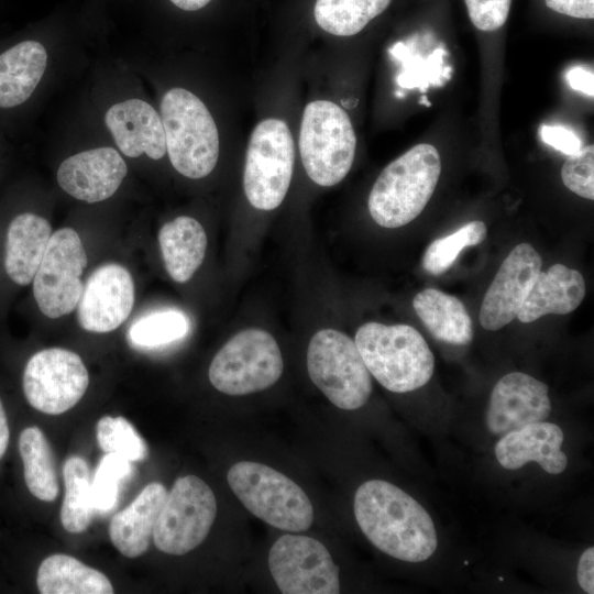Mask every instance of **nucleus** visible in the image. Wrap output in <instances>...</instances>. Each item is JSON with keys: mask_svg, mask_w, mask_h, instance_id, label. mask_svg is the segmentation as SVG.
Segmentation results:
<instances>
[{"mask_svg": "<svg viewBox=\"0 0 594 594\" xmlns=\"http://www.w3.org/2000/svg\"><path fill=\"white\" fill-rule=\"evenodd\" d=\"M158 242L168 275L177 283L188 282L205 258L207 235L202 226L191 217H177L161 228Z\"/></svg>", "mask_w": 594, "mask_h": 594, "instance_id": "24", "label": "nucleus"}, {"mask_svg": "<svg viewBox=\"0 0 594 594\" xmlns=\"http://www.w3.org/2000/svg\"><path fill=\"white\" fill-rule=\"evenodd\" d=\"M96 436L105 453H114L131 462L142 461L147 455L146 443L124 417H102L97 424Z\"/></svg>", "mask_w": 594, "mask_h": 594, "instance_id": "32", "label": "nucleus"}, {"mask_svg": "<svg viewBox=\"0 0 594 594\" xmlns=\"http://www.w3.org/2000/svg\"><path fill=\"white\" fill-rule=\"evenodd\" d=\"M47 53L42 43L26 40L0 54V108L26 101L43 77Z\"/></svg>", "mask_w": 594, "mask_h": 594, "instance_id": "23", "label": "nucleus"}, {"mask_svg": "<svg viewBox=\"0 0 594 594\" xmlns=\"http://www.w3.org/2000/svg\"><path fill=\"white\" fill-rule=\"evenodd\" d=\"M166 152L183 176L209 175L219 156V133L206 105L184 88H172L161 101Z\"/></svg>", "mask_w": 594, "mask_h": 594, "instance_id": "4", "label": "nucleus"}, {"mask_svg": "<svg viewBox=\"0 0 594 594\" xmlns=\"http://www.w3.org/2000/svg\"><path fill=\"white\" fill-rule=\"evenodd\" d=\"M227 480L245 508L266 524L292 532L311 526L314 508L307 494L275 469L241 461L230 468Z\"/></svg>", "mask_w": 594, "mask_h": 594, "instance_id": "5", "label": "nucleus"}, {"mask_svg": "<svg viewBox=\"0 0 594 594\" xmlns=\"http://www.w3.org/2000/svg\"><path fill=\"white\" fill-rule=\"evenodd\" d=\"M486 226L482 221H471L450 235L432 241L425 251L422 266L426 272L438 276L447 272L460 252L477 245L486 238Z\"/></svg>", "mask_w": 594, "mask_h": 594, "instance_id": "31", "label": "nucleus"}, {"mask_svg": "<svg viewBox=\"0 0 594 594\" xmlns=\"http://www.w3.org/2000/svg\"><path fill=\"white\" fill-rule=\"evenodd\" d=\"M441 173L438 150L417 144L389 163L369 196V211L384 228H399L416 219L430 200Z\"/></svg>", "mask_w": 594, "mask_h": 594, "instance_id": "2", "label": "nucleus"}, {"mask_svg": "<svg viewBox=\"0 0 594 594\" xmlns=\"http://www.w3.org/2000/svg\"><path fill=\"white\" fill-rule=\"evenodd\" d=\"M271 574L284 594H338L339 566L320 541L284 535L268 554Z\"/></svg>", "mask_w": 594, "mask_h": 594, "instance_id": "13", "label": "nucleus"}, {"mask_svg": "<svg viewBox=\"0 0 594 594\" xmlns=\"http://www.w3.org/2000/svg\"><path fill=\"white\" fill-rule=\"evenodd\" d=\"M356 136L348 113L329 100L309 102L302 114L299 152L309 178L319 186L340 183L352 167Z\"/></svg>", "mask_w": 594, "mask_h": 594, "instance_id": "6", "label": "nucleus"}, {"mask_svg": "<svg viewBox=\"0 0 594 594\" xmlns=\"http://www.w3.org/2000/svg\"><path fill=\"white\" fill-rule=\"evenodd\" d=\"M354 516L365 537L382 552L406 562H422L437 549L428 512L396 485L371 480L359 486Z\"/></svg>", "mask_w": 594, "mask_h": 594, "instance_id": "1", "label": "nucleus"}, {"mask_svg": "<svg viewBox=\"0 0 594 594\" xmlns=\"http://www.w3.org/2000/svg\"><path fill=\"white\" fill-rule=\"evenodd\" d=\"M25 484L30 493L43 502H53L59 492L52 448L37 427H28L19 438Z\"/></svg>", "mask_w": 594, "mask_h": 594, "instance_id": "27", "label": "nucleus"}, {"mask_svg": "<svg viewBox=\"0 0 594 594\" xmlns=\"http://www.w3.org/2000/svg\"><path fill=\"white\" fill-rule=\"evenodd\" d=\"M189 321L184 312L175 309L158 310L135 320L128 332L135 346L156 348L184 338Z\"/></svg>", "mask_w": 594, "mask_h": 594, "instance_id": "30", "label": "nucleus"}, {"mask_svg": "<svg viewBox=\"0 0 594 594\" xmlns=\"http://www.w3.org/2000/svg\"><path fill=\"white\" fill-rule=\"evenodd\" d=\"M585 290V280L579 271L553 264L539 272L516 318L529 323L550 314H570L581 305Z\"/></svg>", "mask_w": 594, "mask_h": 594, "instance_id": "20", "label": "nucleus"}, {"mask_svg": "<svg viewBox=\"0 0 594 594\" xmlns=\"http://www.w3.org/2000/svg\"><path fill=\"white\" fill-rule=\"evenodd\" d=\"M564 186L585 199H594V147L582 146L569 155L561 169Z\"/></svg>", "mask_w": 594, "mask_h": 594, "instance_id": "34", "label": "nucleus"}, {"mask_svg": "<svg viewBox=\"0 0 594 594\" xmlns=\"http://www.w3.org/2000/svg\"><path fill=\"white\" fill-rule=\"evenodd\" d=\"M307 370L312 383L341 409H358L371 396V374L355 342L343 332L323 329L312 336Z\"/></svg>", "mask_w": 594, "mask_h": 594, "instance_id": "7", "label": "nucleus"}, {"mask_svg": "<svg viewBox=\"0 0 594 594\" xmlns=\"http://www.w3.org/2000/svg\"><path fill=\"white\" fill-rule=\"evenodd\" d=\"M279 346L267 331L251 328L233 336L215 355L209 381L219 392L241 396L266 389L282 376Z\"/></svg>", "mask_w": 594, "mask_h": 594, "instance_id": "8", "label": "nucleus"}, {"mask_svg": "<svg viewBox=\"0 0 594 594\" xmlns=\"http://www.w3.org/2000/svg\"><path fill=\"white\" fill-rule=\"evenodd\" d=\"M36 584L42 594H111L113 586L100 571L74 557L52 554L40 564Z\"/></svg>", "mask_w": 594, "mask_h": 594, "instance_id": "26", "label": "nucleus"}, {"mask_svg": "<svg viewBox=\"0 0 594 594\" xmlns=\"http://www.w3.org/2000/svg\"><path fill=\"white\" fill-rule=\"evenodd\" d=\"M392 0H317L314 14L317 24L337 36H351L380 15Z\"/></svg>", "mask_w": 594, "mask_h": 594, "instance_id": "29", "label": "nucleus"}, {"mask_svg": "<svg viewBox=\"0 0 594 594\" xmlns=\"http://www.w3.org/2000/svg\"><path fill=\"white\" fill-rule=\"evenodd\" d=\"M127 173L128 166L117 150L97 147L66 158L58 167L57 182L72 197L92 204L110 198Z\"/></svg>", "mask_w": 594, "mask_h": 594, "instance_id": "17", "label": "nucleus"}, {"mask_svg": "<svg viewBox=\"0 0 594 594\" xmlns=\"http://www.w3.org/2000/svg\"><path fill=\"white\" fill-rule=\"evenodd\" d=\"M65 494L61 521L72 534L85 531L95 512L91 496V475L87 462L77 455L66 460L63 466Z\"/></svg>", "mask_w": 594, "mask_h": 594, "instance_id": "28", "label": "nucleus"}, {"mask_svg": "<svg viewBox=\"0 0 594 594\" xmlns=\"http://www.w3.org/2000/svg\"><path fill=\"white\" fill-rule=\"evenodd\" d=\"M548 386L541 381L512 372L495 384L485 422L495 436L518 430L529 424L546 420L551 411Z\"/></svg>", "mask_w": 594, "mask_h": 594, "instance_id": "16", "label": "nucleus"}, {"mask_svg": "<svg viewBox=\"0 0 594 594\" xmlns=\"http://www.w3.org/2000/svg\"><path fill=\"white\" fill-rule=\"evenodd\" d=\"M540 135L544 143L563 154L572 155L582 147V141L571 130L560 125H542Z\"/></svg>", "mask_w": 594, "mask_h": 594, "instance_id": "37", "label": "nucleus"}, {"mask_svg": "<svg viewBox=\"0 0 594 594\" xmlns=\"http://www.w3.org/2000/svg\"><path fill=\"white\" fill-rule=\"evenodd\" d=\"M86 265L87 255L74 229L63 228L52 233L32 280L34 298L43 315L56 319L77 307Z\"/></svg>", "mask_w": 594, "mask_h": 594, "instance_id": "11", "label": "nucleus"}, {"mask_svg": "<svg viewBox=\"0 0 594 594\" xmlns=\"http://www.w3.org/2000/svg\"><path fill=\"white\" fill-rule=\"evenodd\" d=\"M10 438L9 425L3 409L2 403L0 400V459L7 451Z\"/></svg>", "mask_w": 594, "mask_h": 594, "instance_id": "41", "label": "nucleus"}, {"mask_svg": "<svg viewBox=\"0 0 594 594\" xmlns=\"http://www.w3.org/2000/svg\"><path fill=\"white\" fill-rule=\"evenodd\" d=\"M88 385L89 375L81 358L62 348L36 352L23 372V392L29 404L48 415L73 408Z\"/></svg>", "mask_w": 594, "mask_h": 594, "instance_id": "12", "label": "nucleus"}, {"mask_svg": "<svg viewBox=\"0 0 594 594\" xmlns=\"http://www.w3.org/2000/svg\"><path fill=\"white\" fill-rule=\"evenodd\" d=\"M443 54V50L438 48L428 59L420 58L398 77L399 85L406 88L420 87L421 89H426L432 82L441 85V78L448 77V72H441Z\"/></svg>", "mask_w": 594, "mask_h": 594, "instance_id": "36", "label": "nucleus"}, {"mask_svg": "<svg viewBox=\"0 0 594 594\" xmlns=\"http://www.w3.org/2000/svg\"><path fill=\"white\" fill-rule=\"evenodd\" d=\"M295 146L287 123L265 119L252 131L243 172V188L256 209L273 210L284 200L290 185Z\"/></svg>", "mask_w": 594, "mask_h": 594, "instance_id": "9", "label": "nucleus"}, {"mask_svg": "<svg viewBox=\"0 0 594 594\" xmlns=\"http://www.w3.org/2000/svg\"><path fill=\"white\" fill-rule=\"evenodd\" d=\"M166 495L163 484L150 483L128 507L112 517L109 537L121 554L136 558L148 549Z\"/></svg>", "mask_w": 594, "mask_h": 594, "instance_id": "21", "label": "nucleus"}, {"mask_svg": "<svg viewBox=\"0 0 594 594\" xmlns=\"http://www.w3.org/2000/svg\"><path fill=\"white\" fill-rule=\"evenodd\" d=\"M473 25L481 31L502 28L509 13L512 0H464Z\"/></svg>", "mask_w": 594, "mask_h": 594, "instance_id": "35", "label": "nucleus"}, {"mask_svg": "<svg viewBox=\"0 0 594 594\" xmlns=\"http://www.w3.org/2000/svg\"><path fill=\"white\" fill-rule=\"evenodd\" d=\"M565 78L572 89L590 97L594 96V76L592 70L575 66L568 70Z\"/></svg>", "mask_w": 594, "mask_h": 594, "instance_id": "40", "label": "nucleus"}, {"mask_svg": "<svg viewBox=\"0 0 594 594\" xmlns=\"http://www.w3.org/2000/svg\"><path fill=\"white\" fill-rule=\"evenodd\" d=\"M551 10L578 19L594 18V0H544Z\"/></svg>", "mask_w": 594, "mask_h": 594, "instance_id": "38", "label": "nucleus"}, {"mask_svg": "<svg viewBox=\"0 0 594 594\" xmlns=\"http://www.w3.org/2000/svg\"><path fill=\"white\" fill-rule=\"evenodd\" d=\"M594 548H587L579 560L578 564V582L582 590L588 594L594 593Z\"/></svg>", "mask_w": 594, "mask_h": 594, "instance_id": "39", "label": "nucleus"}, {"mask_svg": "<svg viewBox=\"0 0 594 594\" xmlns=\"http://www.w3.org/2000/svg\"><path fill=\"white\" fill-rule=\"evenodd\" d=\"M174 7L182 11L195 12L207 7L212 0H168Z\"/></svg>", "mask_w": 594, "mask_h": 594, "instance_id": "42", "label": "nucleus"}, {"mask_svg": "<svg viewBox=\"0 0 594 594\" xmlns=\"http://www.w3.org/2000/svg\"><path fill=\"white\" fill-rule=\"evenodd\" d=\"M132 462L125 458L106 453L91 479L94 508L100 513L111 510L118 499L120 483L133 474Z\"/></svg>", "mask_w": 594, "mask_h": 594, "instance_id": "33", "label": "nucleus"}, {"mask_svg": "<svg viewBox=\"0 0 594 594\" xmlns=\"http://www.w3.org/2000/svg\"><path fill=\"white\" fill-rule=\"evenodd\" d=\"M563 431L552 422L529 424L502 436L495 444V455L502 468L517 470L535 461L546 472L559 474L568 464L562 452Z\"/></svg>", "mask_w": 594, "mask_h": 594, "instance_id": "19", "label": "nucleus"}, {"mask_svg": "<svg viewBox=\"0 0 594 594\" xmlns=\"http://www.w3.org/2000/svg\"><path fill=\"white\" fill-rule=\"evenodd\" d=\"M420 103H425V105L428 106V107L430 106V102H428V100H427L426 97H424V98L420 99Z\"/></svg>", "mask_w": 594, "mask_h": 594, "instance_id": "43", "label": "nucleus"}, {"mask_svg": "<svg viewBox=\"0 0 594 594\" xmlns=\"http://www.w3.org/2000/svg\"><path fill=\"white\" fill-rule=\"evenodd\" d=\"M105 122L119 150L129 157L146 154L160 160L166 153L161 116L147 102L129 99L109 108Z\"/></svg>", "mask_w": 594, "mask_h": 594, "instance_id": "18", "label": "nucleus"}, {"mask_svg": "<svg viewBox=\"0 0 594 594\" xmlns=\"http://www.w3.org/2000/svg\"><path fill=\"white\" fill-rule=\"evenodd\" d=\"M541 266L540 254L529 243L509 252L483 298L480 323L484 329L498 330L517 317Z\"/></svg>", "mask_w": 594, "mask_h": 594, "instance_id": "14", "label": "nucleus"}, {"mask_svg": "<svg viewBox=\"0 0 594 594\" xmlns=\"http://www.w3.org/2000/svg\"><path fill=\"white\" fill-rule=\"evenodd\" d=\"M216 516L217 501L209 485L196 475L178 477L155 524L154 543L164 553L186 554L206 539Z\"/></svg>", "mask_w": 594, "mask_h": 594, "instance_id": "10", "label": "nucleus"}, {"mask_svg": "<svg viewBox=\"0 0 594 594\" xmlns=\"http://www.w3.org/2000/svg\"><path fill=\"white\" fill-rule=\"evenodd\" d=\"M413 307L437 340L454 345H466L472 341L473 322L459 298L426 288L414 297Z\"/></svg>", "mask_w": 594, "mask_h": 594, "instance_id": "25", "label": "nucleus"}, {"mask_svg": "<svg viewBox=\"0 0 594 594\" xmlns=\"http://www.w3.org/2000/svg\"><path fill=\"white\" fill-rule=\"evenodd\" d=\"M134 305V283L122 265L98 267L86 282L77 304V319L89 332L107 333L120 327Z\"/></svg>", "mask_w": 594, "mask_h": 594, "instance_id": "15", "label": "nucleus"}, {"mask_svg": "<svg viewBox=\"0 0 594 594\" xmlns=\"http://www.w3.org/2000/svg\"><path fill=\"white\" fill-rule=\"evenodd\" d=\"M354 342L370 374L391 392L418 389L433 374V354L411 326L367 322L359 328Z\"/></svg>", "mask_w": 594, "mask_h": 594, "instance_id": "3", "label": "nucleus"}, {"mask_svg": "<svg viewBox=\"0 0 594 594\" xmlns=\"http://www.w3.org/2000/svg\"><path fill=\"white\" fill-rule=\"evenodd\" d=\"M52 235L51 224L35 213L16 216L9 224L4 267L18 285H29L42 262Z\"/></svg>", "mask_w": 594, "mask_h": 594, "instance_id": "22", "label": "nucleus"}]
</instances>
